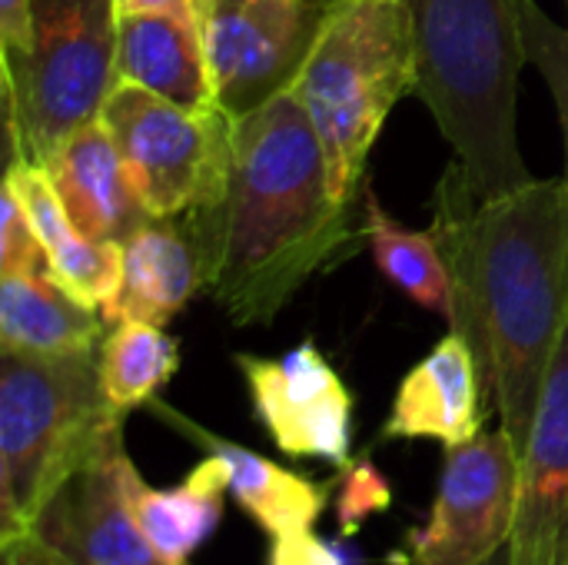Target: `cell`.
<instances>
[{
  "label": "cell",
  "instance_id": "484cf974",
  "mask_svg": "<svg viewBox=\"0 0 568 565\" xmlns=\"http://www.w3.org/2000/svg\"><path fill=\"white\" fill-rule=\"evenodd\" d=\"M266 565H343V559L313 529H303V533L276 536L270 546V563Z\"/></svg>",
  "mask_w": 568,
  "mask_h": 565
},
{
  "label": "cell",
  "instance_id": "f1b7e54d",
  "mask_svg": "<svg viewBox=\"0 0 568 565\" xmlns=\"http://www.w3.org/2000/svg\"><path fill=\"white\" fill-rule=\"evenodd\" d=\"M116 13H170L200 27V13L206 0H113Z\"/></svg>",
  "mask_w": 568,
  "mask_h": 565
},
{
  "label": "cell",
  "instance_id": "4316f807",
  "mask_svg": "<svg viewBox=\"0 0 568 565\" xmlns=\"http://www.w3.org/2000/svg\"><path fill=\"white\" fill-rule=\"evenodd\" d=\"M33 47V0H0V57L23 60Z\"/></svg>",
  "mask_w": 568,
  "mask_h": 565
},
{
  "label": "cell",
  "instance_id": "7c38bea8",
  "mask_svg": "<svg viewBox=\"0 0 568 565\" xmlns=\"http://www.w3.org/2000/svg\"><path fill=\"white\" fill-rule=\"evenodd\" d=\"M506 565H568V326L523 450Z\"/></svg>",
  "mask_w": 568,
  "mask_h": 565
},
{
  "label": "cell",
  "instance_id": "52a82bcc",
  "mask_svg": "<svg viewBox=\"0 0 568 565\" xmlns=\"http://www.w3.org/2000/svg\"><path fill=\"white\" fill-rule=\"evenodd\" d=\"M100 120L116 140L136 200L153 220H180L226 190L233 120L220 107H183L116 80Z\"/></svg>",
  "mask_w": 568,
  "mask_h": 565
},
{
  "label": "cell",
  "instance_id": "30bf717a",
  "mask_svg": "<svg viewBox=\"0 0 568 565\" xmlns=\"http://www.w3.org/2000/svg\"><path fill=\"white\" fill-rule=\"evenodd\" d=\"M253 413L293 460H323L336 470L349 466L353 446V393L313 340L283 356L236 353Z\"/></svg>",
  "mask_w": 568,
  "mask_h": 565
},
{
  "label": "cell",
  "instance_id": "9c48e42d",
  "mask_svg": "<svg viewBox=\"0 0 568 565\" xmlns=\"http://www.w3.org/2000/svg\"><path fill=\"white\" fill-rule=\"evenodd\" d=\"M523 456L509 433H479L443 456L429 523L413 533L409 565H486L506 553L519 506Z\"/></svg>",
  "mask_w": 568,
  "mask_h": 565
},
{
  "label": "cell",
  "instance_id": "277c9868",
  "mask_svg": "<svg viewBox=\"0 0 568 565\" xmlns=\"http://www.w3.org/2000/svg\"><path fill=\"white\" fill-rule=\"evenodd\" d=\"M416 87L419 50L409 0H329L290 90L316 127L336 200L356 203L386 117Z\"/></svg>",
  "mask_w": 568,
  "mask_h": 565
},
{
  "label": "cell",
  "instance_id": "ffe728a7",
  "mask_svg": "<svg viewBox=\"0 0 568 565\" xmlns=\"http://www.w3.org/2000/svg\"><path fill=\"white\" fill-rule=\"evenodd\" d=\"M116 80L183 107H216L200 27L170 13H120Z\"/></svg>",
  "mask_w": 568,
  "mask_h": 565
},
{
  "label": "cell",
  "instance_id": "9a60e30c",
  "mask_svg": "<svg viewBox=\"0 0 568 565\" xmlns=\"http://www.w3.org/2000/svg\"><path fill=\"white\" fill-rule=\"evenodd\" d=\"M146 410L163 420L166 426H173L180 436H186L190 443H196L203 453H213L226 463L230 470V496L240 503V509L263 529L270 533V539L286 536V533H303L313 529L316 519L326 509V496L329 486H320L293 470L276 466L273 460L236 446L210 430H203L200 423H193L190 416L176 413L170 403L163 400H150Z\"/></svg>",
  "mask_w": 568,
  "mask_h": 565
},
{
  "label": "cell",
  "instance_id": "5bb4252c",
  "mask_svg": "<svg viewBox=\"0 0 568 565\" xmlns=\"http://www.w3.org/2000/svg\"><path fill=\"white\" fill-rule=\"evenodd\" d=\"M73 226L100 243H126L146 220L113 133L97 117L73 130L43 163Z\"/></svg>",
  "mask_w": 568,
  "mask_h": 565
},
{
  "label": "cell",
  "instance_id": "2e32d148",
  "mask_svg": "<svg viewBox=\"0 0 568 565\" xmlns=\"http://www.w3.org/2000/svg\"><path fill=\"white\" fill-rule=\"evenodd\" d=\"M200 290L203 266L183 220H146L123 243V280L100 316L106 323L166 326Z\"/></svg>",
  "mask_w": 568,
  "mask_h": 565
},
{
  "label": "cell",
  "instance_id": "603a6c76",
  "mask_svg": "<svg viewBox=\"0 0 568 565\" xmlns=\"http://www.w3.org/2000/svg\"><path fill=\"white\" fill-rule=\"evenodd\" d=\"M523 17V40L529 63L542 73L566 137V176H568V30L559 27L536 0H519Z\"/></svg>",
  "mask_w": 568,
  "mask_h": 565
},
{
  "label": "cell",
  "instance_id": "44dd1931",
  "mask_svg": "<svg viewBox=\"0 0 568 565\" xmlns=\"http://www.w3.org/2000/svg\"><path fill=\"white\" fill-rule=\"evenodd\" d=\"M363 236L369 243V253L379 266V273L403 290L416 306L443 316L449 326L456 320V283L446 263V253L439 240L429 233H416L409 226H399L379 196L366 190V216H363Z\"/></svg>",
  "mask_w": 568,
  "mask_h": 565
},
{
  "label": "cell",
  "instance_id": "d4e9b609",
  "mask_svg": "<svg viewBox=\"0 0 568 565\" xmlns=\"http://www.w3.org/2000/svg\"><path fill=\"white\" fill-rule=\"evenodd\" d=\"M343 473L346 476H343V493H339V523H343V533H356V526L369 513H383L389 506V486L369 463H359V466L349 463Z\"/></svg>",
  "mask_w": 568,
  "mask_h": 565
},
{
  "label": "cell",
  "instance_id": "6da1fadb",
  "mask_svg": "<svg viewBox=\"0 0 568 565\" xmlns=\"http://www.w3.org/2000/svg\"><path fill=\"white\" fill-rule=\"evenodd\" d=\"M433 236L456 283L449 330L476 350L499 426L523 456L568 326V176L479 196L453 160L436 183Z\"/></svg>",
  "mask_w": 568,
  "mask_h": 565
},
{
  "label": "cell",
  "instance_id": "7402d4cb",
  "mask_svg": "<svg viewBox=\"0 0 568 565\" xmlns=\"http://www.w3.org/2000/svg\"><path fill=\"white\" fill-rule=\"evenodd\" d=\"M180 370V343L153 323H113L97 350V376L106 406L116 416L156 400V393Z\"/></svg>",
  "mask_w": 568,
  "mask_h": 565
},
{
  "label": "cell",
  "instance_id": "5b68a950",
  "mask_svg": "<svg viewBox=\"0 0 568 565\" xmlns=\"http://www.w3.org/2000/svg\"><path fill=\"white\" fill-rule=\"evenodd\" d=\"M123 426L97 376V353L0 350V539L30 533L53 493Z\"/></svg>",
  "mask_w": 568,
  "mask_h": 565
},
{
  "label": "cell",
  "instance_id": "4fadbf2b",
  "mask_svg": "<svg viewBox=\"0 0 568 565\" xmlns=\"http://www.w3.org/2000/svg\"><path fill=\"white\" fill-rule=\"evenodd\" d=\"M493 406L476 350L449 330L399 383L383 440H436L446 450L476 440Z\"/></svg>",
  "mask_w": 568,
  "mask_h": 565
},
{
  "label": "cell",
  "instance_id": "8fae6325",
  "mask_svg": "<svg viewBox=\"0 0 568 565\" xmlns=\"http://www.w3.org/2000/svg\"><path fill=\"white\" fill-rule=\"evenodd\" d=\"M126 463L123 426H113L100 450L40 509L30 536L70 565H166L133 519L123 486Z\"/></svg>",
  "mask_w": 568,
  "mask_h": 565
},
{
  "label": "cell",
  "instance_id": "83f0119b",
  "mask_svg": "<svg viewBox=\"0 0 568 565\" xmlns=\"http://www.w3.org/2000/svg\"><path fill=\"white\" fill-rule=\"evenodd\" d=\"M0 565H70L63 563L53 549H47L37 536L20 533L10 539H0Z\"/></svg>",
  "mask_w": 568,
  "mask_h": 565
},
{
  "label": "cell",
  "instance_id": "3957f363",
  "mask_svg": "<svg viewBox=\"0 0 568 565\" xmlns=\"http://www.w3.org/2000/svg\"><path fill=\"white\" fill-rule=\"evenodd\" d=\"M419 87L479 196L532 180L516 137L519 70L529 63L519 0H409Z\"/></svg>",
  "mask_w": 568,
  "mask_h": 565
},
{
  "label": "cell",
  "instance_id": "cb8c5ba5",
  "mask_svg": "<svg viewBox=\"0 0 568 565\" xmlns=\"http://www.w3.org/2000/svg\"><path fill=\"white\" fill-rule=\"evenodd\" d=\"M7 273H47L43 243L10 180L0 193V276Z\"/></svg>",
  "mask_w": 568,
  "mask_h": 565
},
{
  "label": "cell",
  "instance_id": "e0dca14e",
  "mask_svg": "<svg viewBox=\"0 0 568 565\" xmlns=\"http://www.w3.org/2000/svg\"><path fill=\"white\" fill-rule=\"evenodd\" d=\"M3 180L13 183L20 193V203L43 243L47 253V273L67 286L80 303L100 310L123 280V243H100L83 236L73 220L67 216L47 170L40 163H30L23 157L7 160Z\"/></svg>",
  "mask_w": 568,
  "mask_h": 565
},
{
  "label": "cell",
  "instance_id": "ac0fdd59",
  "mask_svg": "<svg viewBox=\"0 0 568 565\" xmlns=\"http://www.w3.org/2000/svg\"><path fill=\"white\" fill-rule=\"evenodd\" d=\"M133 519L153 553L166 565H190V556L216 533L223 503L230 496V470L220 456L206 453L173 490H153L133 460L123 473Z\"/></svg>",
  "mask_w": 568,
  "mask_h": 565
},
{
  "label": "cell",
  "instance_id": "d6986e66",
  "mask_svg": "<svg viewBox=\"0 0 568 565\" xmlns=\"http://www.w3.org/2000/svg\"><path fill=\"white\" fill-rule=\"evenodd\" d=\"M106 336L100 310L80 303L50 273L0 276V350L20 356H83Z\"/></svg>",
  "mask_w": 568,
  "mask_h": 565
},
{
  "label": "cell",
  "instance_id": "7a4b0ae2",
  "mask_svg": "<svg viewBox=\"0 0 568 565\" xmlns=\"http://www.w3.org/2000/svg\"><path fill=\"white\" fill-rule=\"evenodd\" d=\"M356 203L329 190L326 153L286 87L233 120L226 190L183 220L203 290L233 326H270L320 270L356 250Z\"/></svg>",
  "mask_w": 568,
  "mask_h": 565
},
{
  "label": "cell",
  "instance_id": "ba28073f",
  "mask_svg": "<svg viewBox=\"0 0 568 565\" xmlns=\"http://www.w3.org/2000/svg\"><path fill=\"white\" fill-rule=\"evenodd\" d=\"M329 0H206L200 37L216 107L240 120L286 90Z\"/></svg>",
  "mask_w": 568,
  "mask_h": 565
},
{
  "label": "cell",
  "instance_id": "f546056e",
  "mask_svg": "<svg viewBox=\"0 0 568 565\" xmlns=\"http://www.w3.org/2000/svg\"><path fill=\"white\" fill-rule=\"evenodd\" d=\"M486 565H506V553H499L496 559H489V563H486Z\"/></svg>",
  "mask_w": 568,
  "mask_h": 565
},
{
  "label": "cell",
  "instance_id": "8992f818",
  "mask_svg": "<svg viewBox=\"0 0 568 565\" xmlns=\"http://www.w3.org/2000/svg\"><path fill=\"white\" fill-rule=\"evenodd\" d=\"M116 3L33 0V47L3 60L7 160L47 163L83 123L97 120L116 87Z\"/></svg>",
  "mask_w": 568,
  "mask_h": 565
}]
</instances>
